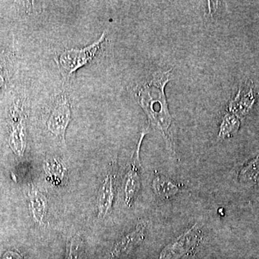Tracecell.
<instances>
[{
    "mask_svg": "<svg viewBox=\"0 0 259 259\" xmlns=\"http://www.w3.org/2000/svg\"><path fill=\"white\" fill-rule=\"evenodd\" d=\"M169 81L170 71L156 73L150 81L140 89L138 96L150 124L161 133L168 149L172 151L169 130L172 117L164 93L165 86Z\"/></svg>",
    "mask_w": 259,
    "mask_h": 259,
    "instance_id": "1",
    "label": "cell"
},
{
    "mask_svg": "<svg viewBox=\"0 0 259 259\" xmlns=\"http://www.w3.org/2000/svg\"><path fill=\"white\" fill-rule=\"evenodd\" d=\"M105 32H103L98 40L88 47L64 51L59 59V64L62 71L67 75L73 74L76 70L93 60L105 41Z\"/></svg>",
    "mask_w": 259,
    "mask_h": 259,
    "instance_id": "2",
    "label": "cell"
},
{
    "mask_svg": "<svg viewBox=\"0 0 259 259\" xmlns=\"http://www.w3.org/2000/svg\"><path fill=\"white\" fill-rule=\"evenodd\" d=\"M198 224H195L175 241L167 245L160 255V259H179L190 254L198 246L202 238Z\"/></svg>",
    "mask_w": 259,
    "mask_h": 259,
    "instance_id": "3",
    "label": "cell"
},
{
    "mask_svg": "<svg viewBox=\"0 0 259 259\" xmlns=\"http://www.w3.org/2000/svg\"><path fill=\"white\" fill-rule=\"evenodd\" d=\"M71 106L69 100L61 97L56 102L48 120V128L61 141H64L65 133L71 120Z\"/></svg>",
    "mask_w": 259,
    "mask_h": 259,
    "instance_id": "4",
    "label": "cell"
},
{
    "mask_svg": "<svg viewBox=\"0 0 259 259\" xmlns=\"http://www.w3.org/2000/svg\"><path fill=\"white\" fill-rule=\"evenodd\" d=\"M12 117L13 123L9 139L10 146L17 155L22 156L26 147V136L23 111L18 105L13 107Z\"/></svg>",
    "mask_w": 259,
    "mask_h": 259,
    "instance_id": "5",
    "label": "cell"
},
{
    "mask_svg": "<svg viewBox=\"0 0 259 259\" xmlns=\"http://www.w3.org/2000/svg\"><path fill=\"white\" fill-rule=\"evenodd\" d=\"M146 133H143L141 135V139L136 148V153L134 156V161H133L131 169L126 175L125 184V202L127 206H131V204L134 202V199L137 197L139 193L140 187H141V179L139 176V152L141 149V145L142 143L144 136Z\"/></svg>",
    "mask_w": 259,
    "mask_h": 259,
    "instance_id": "6",
    "label": "cell"
},
{
    "mask_svg": "<svg viewBox=\"0 0 259 259\" xmlns=\"http://www.w3.org/2000/svg\"><path fill=\"white\" fill-rule=\"evenodd\" d=\"M146 225L141 223L134 231L124 236L114 245L110 258L123 256L127 255L134 248L144 241L146 236Z\"/></svg>",
    "mask_w": 259,
    "mask_h": 259,
    "instance_id": "7",
    "label": "cell"
},
{
    "mask_svg": "<svg viewBox=\"0 0 259 259\" xmlns=\"http://www.w3.org/2000/svg\"><path fill=\"white\" fill-rule=\"evenodd\" d=\"M114 199L113 183L111 176L107 175L104 180L103 183L98 195V218L104 219L111 209Z\"/></svg>",
    "mask_w": 259,
    "mask_h": 259,
    "instance_id": "8",
    "label": "cell"
},
{
    "mask_svg": "<svg viewBox=\"0 0 259 259\" xmlns=\"http://www.w3.org/2000/svg\"><path fill=\"white\" fill-rule=\"evenodd\" d=\"M30 204L34 219L39 224H42L47 209V199L35 187H32L29 192Z\"/></svg>",
    "mask_w": 259,
    "mask_h": 259,
    "instance_id": "9",
    "label": "cell"
},
{
    "mask_svg": "<svg viewBox=\"0 0 259 259\" xmlns=\"http://www.w3.org/2000/svg\"><path fill=\"white\" fill-rule=\"evenodd\" d=\"M153 189L156 195L163 199L171 198L180 192L178 185L163 176L155 178L153 182Z\"/></svg>",
    "mask_w": 259,
    "mask_h": 259,
    "instance_id": "10",
    "label": "cell"
},
{
    "mask_svg": "<svg viewBox=\"0 0 259 259\" xmlns=\"http://www.w3.org/2000/svg\"><path fill=\"white\" fill-rule=\"evenodd\" d=\"M239 121L236 116L233 115V114H226L223 119L218 138L220 139H224L231 137L239 127Z\"/></svg>",
    "mask_w": 259,
    "mask_h": 259,
    "instance_id": "11",
    "label": "cell"
},
{
    "mask_svg": "<svg viewBox=\"0 0 259 259\" xmlns=\"http://www.w3.org/2000/svg\"><path fill=\"white\" fill-rule=\"evenodd\" d=\"M84 243L81 236L76 235L68 242L66 259H83Z\"/></svg>",
    "mask_w": 259,
    "mask_h": 259,
    "instance_id": "12",
    "label": "cell"
},
{
    "mask_svg": "<svg viewBox=\"0 0 259 259\" xmlns=\"http://www.w3.org/2000/svg\"><path fill=\"white\" fill-rule=\"evenodd\" d=\"M241 176L255 182L259 180V154L242 168Z\"/></svg>",
    "mask_w": 259,
    "mask_h": 259,
    "instance_id": "13",
    "label": "cell"
},
{
    "mask_svg": "<svg viewBox=\"0 0 259 259\" xmlns=\"http://www.w3.org/2000/svg\"><path fill=\"white\" fill-rule=\"evenodd\" d=\"M3 76H2L1 73H0V89H1L2 86H3Z\"/></svg>",
    "mask_w": 259,
    "mask_h": 259,
    "instance_id": "14",
    "label": "cell"
}]
</instances>
